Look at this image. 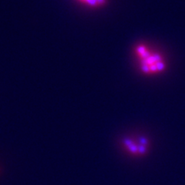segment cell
<instances>
[{
	"mask_svg": "<svg viewBox=\"0 0 185 185\" xmlns=\"http://www.w3.org/2000/svg\"><path fill=\"white\" fill-rule=\"evenodd\" d=\"M124 147L133 155H142L147 151L148 147V141L143 137L136 138H125L123 141Z\"/></svg>",
	"mask_w": 185,
	"mask_h": 185,
	"instance_id": "cell-2",
	"label": "cell"
},
{
	"mask_svg": "<svg viewBox=\"0 0 185 185\" xmlns=\"http://www.w3.org/2000/svg\"><path fill=\"white\" fill-rule=\"evenodd\" d=\"M83 6L91 9H98L103 7L107 3V0H77Z\"/></svg>",
	"mask_w": 185,
	"mask_h": 185,
	"instance_id": "cell-3",
	"label": "cell"
},
{
	"mask_svg": "<svg viewBox=\"0 0 185 185\" xmlns=\"http://www.w3.org/2000/svg\"><path fill=\"white\" fill-rule=\"evenodd\" d=\"M133 53L137 67L144 75H158L163 73L167 68L166 57L159 50L148 44L138 43L134 47Z\"/></svg>",
	"mask_w": 185,
	"mask_h": 185,
	"instance_id": "cell-1",
	"label": "cell"
}]
</instances>
